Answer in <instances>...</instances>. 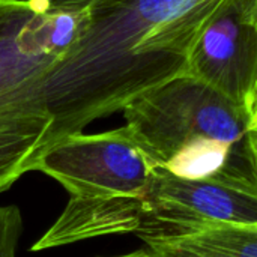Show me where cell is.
<instances>
[{
	"mask_svg": "<svg viewBox=\"0 0 257 257\" xmlns=\"http://www.w3.org/2000/svg\"><path fill=\"white\" fill-rule=\"evenodd\" d=\"M223 0H93L68 51L44 77L62 140L185 74L191 47Z\"/></svg>",
	"mask_w": 257,
	"mask_h": 257,
	"instance_id": "6da1fadb",
	"label": "cell"
},
{
	"mask_svg": "<svg viewBox=\"0 0 257 257\" xmlns=\"http://www.w3.org/2000/svg\"><path fill=\"white\" fill-rule=\"evenodd\" d=\"M122 111L123 126L154 167L188 181L257 188V110L182 74Z\"/></svg>",
	"mask_w": 257,
	"mask_h": 257,
	"instance_id": "7a4b0ae2",
	"label": "cell"
},
{
	"mask_svg": "<svg viewBox=\"0 0 257 257\" xmlns=\"http://www.w3.org/2000/svg\"><path fill=\"white\" fill-rule=\"evenodd\" d=\"M83 12L50 11L47 0H0V193L59 145L44 77L68 51Z\"/></svg>",
	"mask_w": 257,
	"mask_h": 257,
	"instance_id": "3957f363",
	"label": "cell"
},
{
	"mask_svg": "<svg viewBox=\"0 0 257 257\" xmlns=\"http://www.w3.org/2000/svg\"><path fill=\"white\" fill-rule=\"evenodd\" d=\"M75 199L136 196L149 187L154 166L125 126L98 134H74L38 163Z\"/></svg>",
	"mask_w": 257,
	"mask_h": 257,
	"instance_id": "277c9868",
	"label": "cell"
},
{
	"mask_svg": "<svg viewBox=\"0 0 257 257\" xmlns=\"http://www.w3.org/2000/svg\"><path fill=\"white\" fill-rule=\"evenodd\" d=\"M185 74L257 110V0L221 2L200 29Z\"/></svg>",
	"mask_w": 257,
	"mask_h": 257,
	"instance_id": "5b68a950",
	"label": "cell"
},
{
	"mask_svg": "<svg viewBox=\"0 0 257 257\" xmlns=\"http://www.w3.org/2000/svg\"><path fill=\"white\" fill-rule=\"evenodd\" d=\"M146 191L182 235L221 224L257 227V191L217 181H188L158 167Z\"/></svg>",
	"mask_w": 257,
	"mask_h": 257,
	"instance_id": "8992f818",
	"label": "cell"
},
{
	"mask_svg": "<svg viewBox=\"0 0 257 257\" xmlns=\"http://www.w3.org/2000/svg\"><path fill=\"white\" fill-rule=\"evenodd\" d=\"M148 245L154 257H257V227L221 224Z\"/></svg>",
	"mask_w": 257,
	"mask_h": 257,
	"instance_id": "52a82bcc",
	"label": "cell"
},
{
	"mask_svg": "<svg viewBox=\"0 0 257 257\" xmlns=\"http://www.w3.org/2000/svg\"><path fill=\"white\" fill-rule=\"evenodd\" d=\"M21 233L23 217L18 206H0V257H17Z\"/></svg>",
	"mask_w": 257,
	"mask_h": 257,
	"instance_id": "ba28073f",
	"label": "cell"
},
{
	"mask_svg": "<svg viewBox=\"0 0 257 257\" xmlns=\"http://www.w3.org/2000/svg\"><path fill=\"white\" fill-rule=\"evenodd\" d=\"M93 0H47L48 9L56 12H83Z\"/></svg>",
	"mask_w": 257,
	"mask_h": 257,
	"instance_id": "9c48e42d",
	"label": "cell"
},
{
	"mask_svg": "<svg viewBox=\"0 0 257 257\" xmlns=\"http://www.w3.org/2000/svg\"><path fill=\"white\" fill-rule=\"evenodd\" d=\"M114 257H154V254L149 250H137L128 254H122V256H114Z\"/></svg>",
	"mask_w": 257,
	"mask_h": 257,
	"instance_id": "30bf717a",
	"label": "cell"
}]
</instances>
